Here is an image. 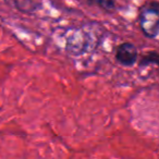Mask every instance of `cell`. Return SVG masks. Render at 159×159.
I'll list each match as a JSON object with an SVG mask.
<instances>
[{
	"label": "cell",
	"instance_id": "7a4b0ae2",
	"mask_svg": "<svg viewBox=\"0 0 159 159\" xmlns=\"http://www.w3.org/2000/svg\"><path fill=\"white\" fill-rule=\"evenodd\" d=\"M139 26L146 37L154 38L159 33V2H146L139 10Z\"/></svg>",
	"mask_w": 159,
	"mask_h": 159
},
{
	"label": "cell",
	"instance_id": "6da1fadb",
	"mask_svg": "<svg viewBox=\"0 0 159 159\" xmlns=\"http://www.w3.org/2000/svg\"><path fill=\"white\" fill-rule=\"evenodd\" d=\"M98 45V34L89 29L74 31L66 40V50L72 56H80L93 51Z\"/></svg>",
	"mask_w": 159,
	"mask_h": 159
},
{
	"label": "cell",
	"instance_id": "5b68a950",
	"mask_svg": "<svg viewBox=\"0 0 159 159\" xmlns=\"http://www.w3.org/2000/svg\"><path fill=\"white\" fill-rule=\"evenodd\" d=\"M157 64L159 66V53L157 52H147L143 58L141 59L139 61V66H148V64Z\"/></svg>",
	"mask_w": 159,
	"mask_h": 159
},
{
	"label": "cell",
	"instance_id": "277c9868",
	"mask_svg": "<svg viewBox=\"0 0 159 159\" xmlns=\"http://www.w3.org/2000/svg\"><path fill=\"white\" fill-rule=\"evenodd\" d=\"M89 5H94L106 11H113L116 9L115 0H87Z\"/></svg>",
	"mask_w": 159,
	"mask_h": 159
},
{
	"label": "cell",
	"instance_id": "3957f363",
	"mask_svg": "<svg viewBox=\"0 0 159 159\" xmlns=\"http://www.w3.org/2000/svg\"><path fill=\"white\" fill-rule=\"evenodd\" d=\"M139 58L136 47L131 43L120 44L116 48V60L124 66H132Z\"/></svg>",
	"mask_w": 159,
	"mask_h": 159
}]
</instances>
